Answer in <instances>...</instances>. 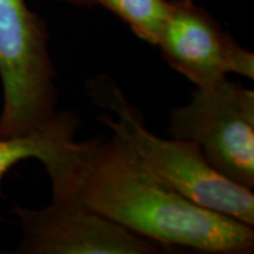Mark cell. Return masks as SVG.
Segmentation results:
<instances>
[{
  "label": "cell",
  "mask_w": 254,
  "mask_h": 254,
  "mask_svg": "<svg viewBox=\"0 0 254 254\" xmlns=\"http://www.w3.org/2000/svg\"><path fill=\"white\" fill-rule=\"evenodd\" d=\"M171 138L194 142L209 164L234 183L254 187V92L224 78L193 92L171 111Z\"/></svg>",
  "instance_id": "4"
},
{
  "label": "cell",
  "mask_w": 254,
  "mask_h": 254,
  "mask_svg": "<svg viewBox=\"0 0 254 254\" xmlns=\"http://www.w3.org/2000/svg\"><path fill=\"white\" fill-rule=\"evenodd\" d=\"M158 47L171 67L199 86L227 74L254 79V55L192 0H171V13Z\"/></svg>",
  "instance_id": "6"
},
{
  "label": "cell",
  "mask_w": 254,
  "mask_h": 254,
  "mask_svg": "<svg viewBox=\"0 0 254 254\" xmlns=\"http://www.w3.org/2000/svg\"><path fill=\"white\" fill-rule=\"evenodd\" d=\"M49 40L46 23L26 0H0V138L30 135L58 117Z\"/></svg>",
  "instance_id": "3"
},
{
  "label": "cell",
  "mask_w": 254,
  "mask_h": 254,
  "mask_svg": "<svg viewBox=\"0 0 254 254\" xmlns=\"http://www.w3.org/2000/svg\"><path fill=\"white\" fill-rule=\"evenodd\" d=\"M128 25L145 43L158 46L171 13V0H92Z\"/></svg>",
  "instance_id": "8"
},
{
  "label": "cell",
  "mask_w": 254,
  "mask_h": 254,
  "mask_svg": "<svg viewBox=\"0 0 254 254\" xmlns=\"http://www.w3.org/2000/svg\"><path fill=\"white\" fill-rule=\"evenodd\" d=\"M57 1L65 2V4L74 5V6H86V7H90L92 5V0H57Z\"/></svg>",
  "instance_id": "9"
},
{
  "label": "cell",
  "mask_w": 254,
  "mask_h": 254,
  "mask_svg": "<svg viewBox=\"0 0 254 254\" xmlns=\"http://www.w3.org/2000/svg\"><path fill=\"white\" fill-rule=\"evenodd\" d=\"M79 118L69 111L59 112L55 122L45 128L25 136L0 138V182L6 173L25 159L43 161L63 141L74 138ZM0 195H2L0 187Z\"/></svg>",
  "instance_id": "7"
},
{
  "label": "cell",
  "mask_w": 254,
  "mask_h": 254,
  "mask_svg": "<svg viewBox=\"0 0 254 254\" xmlns=\"http://www.w3.org/2000/svg\"><path fill=\"white\" fill-rule=\"evenodd\" d=\"M41 163L52 190L166 250L250 254L254 226L193 204L144 166L114 134L60 144Z\"/></svg>",
  "instance_id": "1"
},
{
  "label": "cell",
  "mask_w": 254,
  "mask_h": 254,
  "mask_svg": "<svg viewBox=\"0 0 254 254\" xmlns=\"http://www.w3.org/2000/svg\"><path fill=\"white\" fill-rule=\"evenodd\" d=\"M87 90L95 104L116 114L117 119L103 114L100 122L123 138L160 182L200 207L254 226L252 190L218 172L198 145L153 134L142 114L109 75L91 79Z\"/></svg>",
  "instance_id": "2"
},
{
  "label": "cell",
  "mask_w": 254,
  "mask_h": 254,
  "mask_svg": "<svg viewBox=\"0 0 254 254\" xmlns=\"http://www.w3.org/2000/svg\"><path fill=\"white\" fill-rule=\"evenodd\" d=\"M21 239L15 254H158L163 246L126 230L79 204L71 194L52 190L43 209L15 206Z\"/></svg>",
  "instance_id": "5"
}]
</instances>
